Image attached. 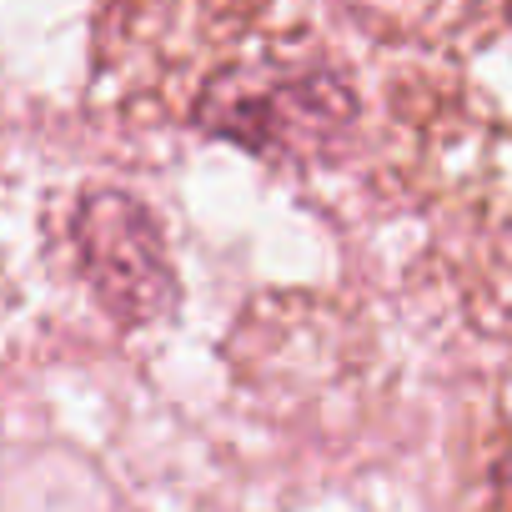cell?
<instances>
[{
	"instance_id": "cell-3",
	"label": "cell",
	"mask_w": 512,
	"mask_h": 512,
	"mask_svg": "<svg viewBox=\"0 0 512 512\" xmlns=\"http://www.w3.org/2000/svg\"><path fill=\"white\" fill-rule=\"evenodd\" d=\"M462 512H512V377L487 397L462 482Z\"/></svg>"
},
{
	"instance_id": "cell-1",
	"label": "cell",
	"mask_w": 512,
	"mask_h": 512,
	"mask_svg": "<svg viewBox=\"0 0 512 512\" xmlns=\"http://www.w3.org/2000/svg\"><path fill=\"white\" fill-rule=\"evenodd\" d=\"M111 71L136 76L191 126L272 161H322L357 121L332 46L287 11H126Z\"/></svg>"
},
{
	"instance_id": "cell-2",
	"label": "cell",
	"mask_w": 512,
	"mask_h": 512,
	"mask_svg": "<svg viewBox=\"0 0 512 512\" xmlns=\"http://www.w3.org/2000/svg\"><path fill=\"white\" fill-rule=\"evenodd\" d=\"M81 267L91 292L121 322H156L171 307V267L161 251V231L141 201L121 191H96L76 211Z\"/></svg>"
}]
</instances>
